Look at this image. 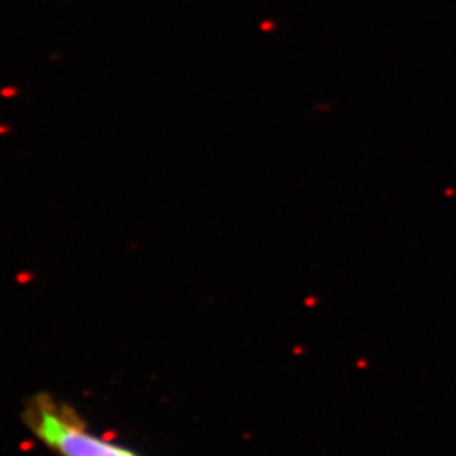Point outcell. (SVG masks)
<instances>
[{
    "instance_id": "cell-1",
    "label": "cell",
    "mask_w": 456,
    "mask_h": 456,
    "mask_svg": "<svg viewBox=\"0 0 456 456\" xmlns=\"http://www.w3.org/2000/svg\"><path fill=\"white\" fill-rule=\"evenodd\" d=\"M24 426L58 456H139L90 431L82 418L51 394H34L22 409Z\"/></svg>"
}]
</instances>
